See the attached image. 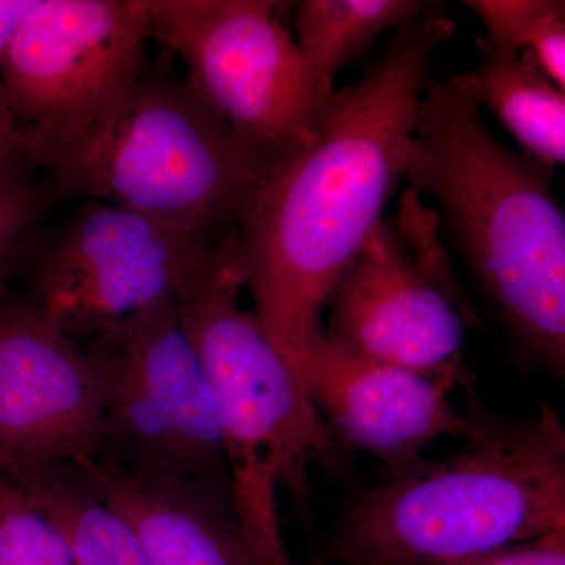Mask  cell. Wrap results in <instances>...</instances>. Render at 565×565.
<instances>
[{"label": "cell", "mask_w": 565, "mask_h": 565, "mask_svg": "<svg viewBox=\"0 0 565 565\" xmlns=\"http://www.w3.org/2000/svg\"><path fill=\"white\" fill-rule=\"evenodd\" d=\"M440 3L393 32L351 87L334 93L315 139L275 167L237 233L253 313L296 371L323 337L338 277L404 181L434 52L456 35Z\"/></svg>", "instance_id": "1"}, {"label": "cell", "mask_w": 565, "mask_h": 565, "mask_svg": "<svg viewBox=\"0 0 565 565\" xmlns=\"http://www.w3.org/2000/svg\"><path fill=\"white\" fill-rule=\"evenodd\" d=\"M555 167L512 150L482 120L465 73L430 79L404 180L437 204L451 243L519 348L565 371V212Z\"/></svg>", "instance_id": "2"}, {"label": "cell", "mask_w": 565, "mask_h": 565, "mask_svg": "<svg viewBox=\"0 0 565 565\" xmlns=\"http://www.w3.org/2000/svg\"><path fill=\"white\" fill-rule=\"evenodd\" d=\"M468 408L459 451L356 498L330 539L334 565H473L565 531V430L550 405L525 422Z\"/></svg>", "instance_id": "3"}, {"label": "cell", "mask_w": 565, "mask_h": 565, "mask_svg": "<svg viewBox=\"0 0 565 565\" xmlns=\"http://www.w3.org/2000/svg\"><path fill=\"white\" fill-rule=\"evenodd\" d=\"M22 148L62 202L115 204L218 243L236 239L275 169L166 73L143 74L125 102L76 131L22 128Z\"/></svg>", "instance_id": "4"}, {"label": "cell", "mask_w": 565, "mask_h": 565, "mask_svg": "<svg viewBox=\"0 0 565 565\" xmlns=\"http://www.w3.org/2000/svg\"><path fill=\"white\" fill-rule=\"evenodd\" d=\"M239 252L195 278L178 300L210 379L237 520L263 565H292L278 515L282 490L311 519L310 468L334 465L333 435L303 382L253 311L241 307Z\"/></svg>", "instance_id": "5"}, {"label": "cell", "mask_w": 565, "mask_h": 565, "mask_svg": "<svg viewBox=\"0 0 565 565\" xmlns=\"http://www.w3.org/2000/svg\"><path fill=\"white\" fill-rule=\"evenodd\" d=\"M234 250L237 237L218 243L140 212L79 200L32 237L14 274L24 296H14L84 349L180 299Z\"/></svg>", "instance_id": "6"}, {"label": "cell", "mask_w": 565, "mask_h": 565, "mask_svg": "<svg viewBox=\"0 0 565 565\" xmlns=\"http://www.w3.org/2000/svg\"><path fill=\"white\" fill-rule=\"evenodd\" d=\"M151 40L184 81L274 167L315 139L334 98L270 0H147Z\"/></svg>", "instance_id": "7"}, {"label": "cell", "mask_w": 565, "mask_h": 565, "mask_svg": "<svg viewBox=\"0 0 565 565\" xmlns=\"http://www.w3.org/2000/svg\"><path fill=\"white\" fill-rule=\"evenodd\" d=\"M178 300L84 348L103 392V446L95 463L230 490L221 414Z\"/></svg>", "instance_id": "8"}, {"label": "cell", "mask_w": 565, "mask_h": 565, "mask_svg": "<svg viewBox=\"0 0 565 565\" xmlns=\"http://www.w3.org/2000/svg\"><path fill=\"white\" fill-rule=\"evenodd\" d=\"M147 0H36L0 55L25 132L61 136L125 102L143 76Z\"/></svg>", "instance_id": "9"}, {"label": "cell", "mask_w": 565, "mask_h": 565, "mask_svg": "<svg viewBox=\"0 0 565 565\" xmlns=\"http://www.w3.org/2000/svg\"><path fill=\"white\" fill-rule=\"evenodd\" d=\"M103 433L92 356L20 297L0 292V471L95 462Z\"/></svg>", "instance_id": "10"}, {"label": "cell", "mask_w": 565, "mask_h": 565, "mask_svg": "<svg viewBox=\"0 0 565 565\" xmlns=\"http://www.w3.org/2000/svg\"><path fill=\"white\" fill-rule=\"evenodd\" d=\"M323 337L374 362L470 384L468 321L422 273L396 221L382 218L327 297Z\"/></svg>", "instance_id": "11"}, {"label": "cell", "mask_w": 565, "mask_h": 565, "mask_svg": "<svg viewBox=\"0 0 565 565\" xmlns=\"http://www.w3.org/2000/svg\"><path fill=\"white\" fill-rule=\"evenodd\" d=\"M319 415L345 445L396 475L422 462L445 435L463 437L470 416L451 403L459 379L424 375L374 362L322 337L297 364Z\"/></svg>", "instance_id": "12"}, {"label": "cell", "mask_w": 565, "mask_h": 565, "mask_svg": "<svg viewBox=\"0 0 565 565\" xmlns=\"http://www.w3.org/2000/svg\"><path fill=\"white\" fill-rule=\"evenodd\" d=\"M79 467L95 492L132 527L151 565H263L230 490L95 462Z\"/></svg>", "instance_id": "13"}, {"label": "cell", "mask_w": 565, "mask_h": 565, "mask_svg": "<svg viewBox=\"0 0 565 565\" xmlns=\"http://www.w3.org/2000/svg\"><path fill=\"white\" fill-rule=\"evenodd\" d=\"M478 66L465 71L479 106H486L531 158L550 167L565 162V92L526 52L475 40Z\"/></svg>", "instance_id": "14"}, {"label": "cell", "mask_w": 565, "mask_h": 565, "mask_svg": "<svg viewBox=\"0 0 565 565\" xmlns=\"http://www.w3.org/2000/svg\"><path fill=\"white\" fill-rule=\"evenodd\" d=\"M10 476L65 535L76 565H151L132 527L95 492L79 465Z\"/></svg>", "instance_id": "15"}, {"label": "cell", "mask_w": 565, "mask_h": 565, "mask_svg": "<svg viewBox=\"0 0 565 565\" xmlns=\"http://www.w3.org/2000/svg\"><path fill=\"white\" fill-rule=\"evenodd\" d=\"M437 6L429 0H303L297 7V44L319 79L334 87L338 74L362 62L379 36Z\"/></svg>", "instance_id": "16"}, {"label": "cell", "mask_w": 565, "mask_h": 565, "mask_svg": "<svg viewBox=\"0 0 565 565\" xmlns=\"http://www.w3.org/2000/svg\"><path fill=\"white\" fill-rule=\"evenodd\" d=\"M462 3L482 22L490 43L526 52L542 73L565 92L564 0H465Z\"/></svg>", "instance_id": "17"}, {"label": "cell", "mask_w": 565, "mask_h": 565, "mask_svg": "<svg viewBox=\"0 0 565 565\" xmlns=\"http://www.w3.org/2000/svg\"><path fill=\"white\" fill-rule=\"evenodd\" d=\"M0 565H76L58 526L0 471Z\"/></svg>", "instance_id": "18"}, {"label": "cell", "mask_w": 565, "mask_h": 565, "mask_svg": "<svg viewBox=\"0 0 565 565\" xmlns=\"http://www.w3.org/2000/svg\"><path fill=\"white\" fill-rule=\"evenodd\" d=\"M61 203L55 189L32 166L0 178V292L10 291L22 253Z\"/></svg>", "instance_id": "19"}, {"label": "cell", "mask_w": 565, "mask_h": 565, "mask_svg": "<svg viewBox=\"0 0 565 565\" xmlns=\"http://www.w3.org/2000/svg\"><path fill=\"white\" fill-rule=\"evenodd\" d=\"M394 221L416 266L455 302L468 323L478 327L481 321L462 288L457 285L455 269L446 255L437 212L424 206L419 193L408 188L403 192L399 214L394 215Z\"/></svg>", "instance_id": "20"}, {"label": "cell", "mask_w": 565, "mask_h": 565, "mask_svg": "<svg viewBox=\"0 0 565 565\" xmlns=\"http://www.w3.org/2000/svg\"><path fill=\"white\" fill-rule=\"evenodd\" d=\"M473 565H565V531L512 546Z\"/></svg>", "instance_id": "21"}, {"label": "cell", "mask_w": 565, "mask_h": 565, "mask_svg": "<svg viewBox=\"0 0 565 565\" xmlns=\"http://www.w3.org/2000/svg\"><path fill=\"white\" fill-rule=\"evenodd\" d=\"M31 166L22 148V125L0 82V178Z\"/></svg>", "instance_id": "22"}, {"label": "cell", "mask_w": 565, "mask_h": 565, "mask_svg": "<svg viewBox=\"0 0 565 565\" xmlns=\"http://www.w3.org/2000/svg\"><path fill=\"white\" fill-rule=\"evenodd\" d=\"M36 0H0V55Z\"/></svg>", "instance_id": "23"}]
</instances>
